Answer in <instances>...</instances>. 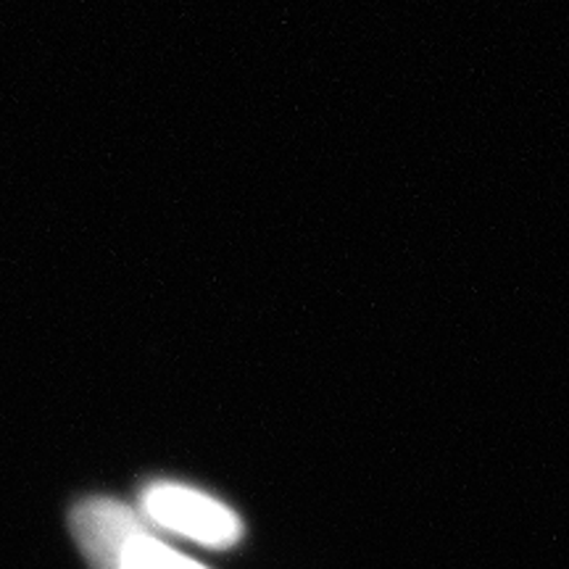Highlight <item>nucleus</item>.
Instances as JSON below:
<instances>
[{"label": "nucleus", "mask_w": 569, "mask_h": 569, "mask_svg": "<svg viewBox=\"0 0 569 569\" xmlns=\"http://www.w3.org/2000/svg\"><path fill=\"white\" fill-rule=\"evenodd\" d=\"M117 569H209L198 565L196 559L169 549L159 538L148 536V530H140L138 536L130 538L119 557Z\"/></svg>", "instance_id": "obj_3"}, {"label": "nucleus", "mask_w": 569, "mask_h": 569, "mask_svg": "<svg viewBox=\"0 0 569 569\" xmlns=\"http://www.w3.org/2000/svg\"><path fill=\"white\" fill-rule=\"evenodd\" d=\"M140 515L156 528L211 549H227L243 536V522L227 503L180 482H153L142 490Z\"/></svg>", "instance_id": "obj_1"}, {"label": "nucleus", "mask_w": 569, "mask_h": 569, "mask_svg": "<svg viewBox=\"0 0 569 569\" xmlns=\"http://www.w3.org/2000/svg\"><path fill=\"white\" fill-rule=\"evenodd\" d=\"M146 528L142 515L113 498H88L71 515V530L92 569H117L124 546Z\"/></svg>", "instance_id": "obj_2"}]
</instances>
